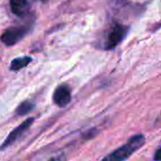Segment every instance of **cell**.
<instances>
[{
	"label": "cell",
	"instance_id": "6da1fadb",
	"mask_svg": "<svg viewBox=\"0 0 161 161\" xmlns=\"http://www.w3.org/2000/svg\"><path fill=\"white\" fill-rule=\"evenodd\" d=\"M145 142V137L142 134H138L131 137L128 142L118 148L114 152H112L109 156L105 158V160L109 161H123L130 158L136 151L142 147Z\"/></svg>",
	"mask_w": 161,
	"mask_h": 161
},
{
	"label": "cell",
	"instance_id": "7a4b0ae2",
	"mask_svg": "<svg viewBox=\"0 0 161 161\" xmlns=\"http://www.w3.org/2000/svg\"><path fill=\"white\" fill-rule=\"evenodd\" d=\"M28 25H20V26H10L7 28L2 35L0 36V41L6 46H13L16 43L20 42L29 32Z\"/></svg>",
	"mask_w": 161,
	"mask_h": 161
},
{
	"label": "cell",
	"instance_id": "277c9868",
	"mask_svg": "<svg viewBox=\"0 0 161 161\" xmlns=\"http://www.w3.org/2000/svg\"><path fill=\"white\" fill-rule=\"evenodd\" d=\"M34 121H35V118H33V117L27 118L20 125H18L17 127L12 129L9 132V134L7 136V138L5 139L4 142L0 145V151L6 150L7 148L11 146L14 142H16L30 128V126L33 125Z\"/></svg>",
	"mask_w": 161,
	"mask_h": 161
},
{
	"label": "cell",
	"instance_id": "9c48e42d",
	"mask_svg": "<svg viewBox=\"0 0 161 161\" xmlns=\"http://www.w3.org/2000/svg\"><path fill=\"white\" fill-rule=\"evenodd\" d=\"M154 159L157 161H161V147L158 148L156 153H155V157H154Z\"/></svg>",
	"mask_w": 161,
	"mask_h": 161
},
{
	"label": "cell",
	"instance_id": "5b68a950",
	"mask_svg": "<svg viewBox=\"0 0 161 161\" xmlns=\"http://www.w3.org/2000/svg\"><path fill=\"white\" fill-rule=\"evenodd\" d=\"M71 90L67 85H59L53 93V102L58 108H65L71 102Z\"/></svg>",
	"mask_w": 161,
	"mask_h": 161
},
{
	"label": "cell",
	"instance_id": "ba28073f",
	"mask_svg": "<svg viewBox=\"0 0 161 161\" xmlns=\"http://www.w3.org/2000/svg\"><path fill=\"white\" fill-rule=\"evenodd\" d=\"M35 108V104L30 101H24L22 102L16 108L15 114L18 116H25L27 115Z\"/></svg>",
	"mask_w": 161,
	"mask_h": 161
},
{
	"label": "cell",
	"instance_id": "30bf717a",
	"mask_svg": "<svg viewBox=\"0 0 161 161\" xmlns=\"http://www.w3.org/2000/svg\"><path fill=\"white\" fill-rule=\"evenodd\" d=\"M42 1H43V0H42Z\"/></svg>",
	"mask_w": 161,
	"mask_h": 161
},
{
	"label": "cell",
	"instance_id": "8992f818",
	"mask_svg": "<svg viewBox=\"0 0 161 161\" xmlns=\"http://www.w3.org/2000/svg\"><path fill=\"white\" fill-rule=\"evenodd\" d=\"M9 8L14 15L21 18L27 15L30 10V5L27 0H9Z\"/></svg>",
	"mask_w": 161,
	"mask_h": 161
},
{
	"label": "cell",
	"instance_id": "3957f363",
	"mask_svg": "<svg viewBox=\"0 0 161 161\" xmlns=\"http://www.w3.org/2000/svg\"><path fill=\"white\" fill-rule=\"evenodd\" d=\"M128 27L120 24H115L109 30L104 42L105 50H112L115 48L126 36L128 32Z\"/></svg>",
	"mask_w": 161,
	"mask_h": 161
},
{
	"label": "cell",
	"instance_id": "52a82bcc",
	"mask_svg": "<svg viewBox=\"0 0 161 161\" xmlns=\"http://www.w3.org/2000/svg\"><path fill=\"white\" fill-rule=\"evenodd\" d=\"M32 61V58L29 56H24V57H18L15 58L11 60L10 65H9V70L18 72L24 68H25L29 63Z\"/></svg>",
	"mask_w": 161,
	"mask_h": 161
}]
</instances>
